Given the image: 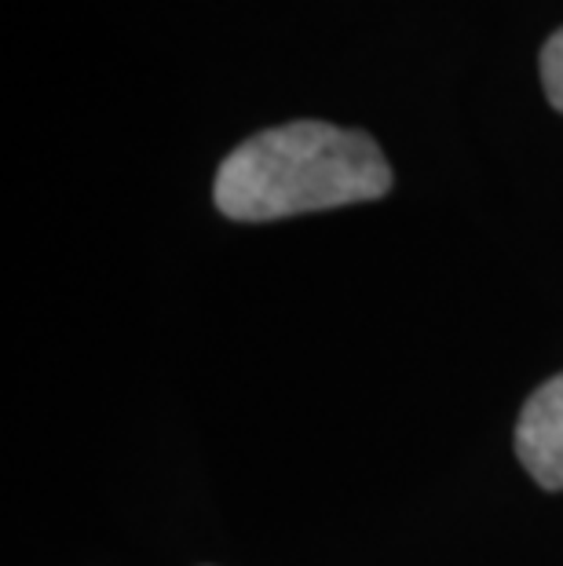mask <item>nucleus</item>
I'll use <instances>...</instances> for the list:
<instances>
[{"mask_svg": "<svg viewBox=\"0 0 563 566\" xmlns=\"http://www.w3.org/2000/svg\"><path fill=\"white\" fill-rule=\"evenodd\" d=\"M388 190L392 168L369 136L326 122H293L231 150L212 198L238 223H268L374 201Z\"/></svg>", "mask_w": 563, "mask_h": 566, "instance_id": "1", "label": "nucleus"}, {"mask_svg": "<svg viewBox=\"0 0 563 566\" xmlns=\"http://www.w3.org/2000/svg\"><path fill=\"white\" fill-rule=\"evenodd\" d=\"M517 453L542 490H563V373L523 402Z\"/></svg>", "mask_w": 563, "mask_h": 566, "instance_id": "2", "label": "nucleus"}, {"mask_svg": "<svg viewBox=\"0 0 563 566\" xmlns=\"http://www.w3.org/2000/svg\"><path fill=\"white\" fill-rule=\"evenodd\" d=\"M542 84L549 103L563 114V30H556L542 48Z\"/></svg>", "mask_w": 563, "mask_h": 566, "instance_id": "3", "label": "nucleus"}]
</instances>
